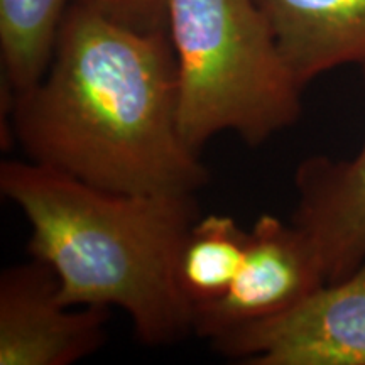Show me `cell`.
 Instances as JSON below:
<instances>
[{"mask_svg": "<svg viewBox=\"0 0 365 365\" xmlns=\"http://www.w3.org/2000/svg\"><path fill=\"white\" fill-rule=\"evenodd\" d=\"M327 284L313 244L294 223L261 215L249 230L235 281L222 298L193 309V333L215 340L249 323L279 317Z\"/></svg>", "mask_w": 365, "mask_h": 365, "instance_id": "obj_5", "label": "cell"}, {"mask_svg": "<svg viewBox=\"0 0 365 365\" xmlns=\"http://www.w3.org/2000/svg\"><path fill=\"white\" fill-rule=\"evenodd\" d=\"M110 308L66 307L48 264L34 259L0 276V365H70L102 349Z\"/></svg>", "mask_w": 365, "mask_h": 365, "instance_id": "obj_6", "label": "cell"}, {"mask_svg": "<svg viewBox=\"0 0 365 365\" xmlns=\"http://www.w3.org/2000/svg\"><path fill=\"white\" fill-rule=\"evenodd\" d=\"M212 345L247 365H365V259L298 308L235 328Z\"/></svg>", "mask_w": 365, "mask_h": 365, "instance_id": "obj_4", "label": "cell"}, {"mask_svg": "<svg viewBox=\"0 0 365 365\" xmlns=\"http://www.w3.org/2000/svg\"><path fill=\"white\" fill-rule=\"evenodd\" d=\"M247 237L227 215L200 217L193 223L178 262V279L193 309L227 293L244 262Z\"/></svg>", "mask_w": 365, "mask_h": 365, "instance_id": "obj_10", "label": "cell"}, {"mask_svg": "<svg viewBox=\"0 0 365 365\" xmlns=\"http://www.w3.org/2000/svg\"><path fill=\"white\" fill-rule=\"evenodd\" d=\"M178 120L198 150L234 132L261 145L299 118L301 91L257 0H166Z\"/></svg>", "mask_w": 365, "mask_h": 365, "instance_id": "obj_3", "label": "cell"}, {"mask_svg": "<svg viewBox=\"0 0 365 365\" xmlns=\"http://www.w3.org/2000/svg\"><path fill=\"white\" fill-rule=\"evenodd\" d=\"M12 135L29 161L127 195L191 193L210 182L178 120L168 31H139L73 2L48 71L11 95Z\"/></svg>", "mask_w": 365, "mask_h": 365, "instance_id": "obj_1", "label": "cell"}, {"mask_svg": "<svg viewBox=\"0 0 365 365\" xmlns=\"http://www.w3.org/2000/svg\"><path fill=\"white\" fill-rule=\"evenodd\" d=\"M118 24L139 31H168L166 0H75Z\"/></svg>", "mask_w": 365, "mask_h": 365, "instance_id": "obj_11", "label": "cell"}, {"mask_svg": "<svg viewBox=\"0 0 365 365\" xmlns=\"http://www.w3.org/2000/svg\"><path fill=\"white\" fill-rule=\"evenodd\" d=\"M301 88L327 71L365 65V0H257Z\"/></svg>", "mask_w": 365, "mask_h": 365, "instance_id": "obj_8", "label": "cell"}, {"mask_svg": "<svg viewBox=\"0 0 365 365\" xmlns=\"http://www.w3.org/2000/svg\"><path fill=\"white\" fill-rule=\"evenodd\" d=\"M75 0H0L2 90L22 93L48 71L68 9Z\"/></svg>", "mask_w": 365, "mask_h": 365, "instance_id": "obj_9", "label": "cell"}, {"mask_svg": "<svg viewBox=\"0 0 365 365\" xmlns=\"http://www.w3.org/2000/svg\"><path fill=\"white\" fill-rule=\"evenodd\" d=\"M0 190L26 215L27 250L56 274L66 307L120 308L149 346L193 333L178 262L200 218L196 195L113 193L33 161L0 164Z\"/></svg>", "mask_w": 365, "mask_h": 365, "instance_id": "obj_2", "label": "cell"}, {"mask_svg": "<svg viewBox=\"0 0 365 365\" xmlns=\"http://www.w3.org/2000/svg\"><path fill=\"white\" fill-rule=\"evenodd\" d=\"M362 68L365 85V65ZM296 227L317 250L328 282L352 274L365 259V140L352 159L312 156L294 173Z\"/></svg>", "mask_w": 365, "mask_h": 365, "instance_id": "obj_7", "label": "cell"}]
</instances>
